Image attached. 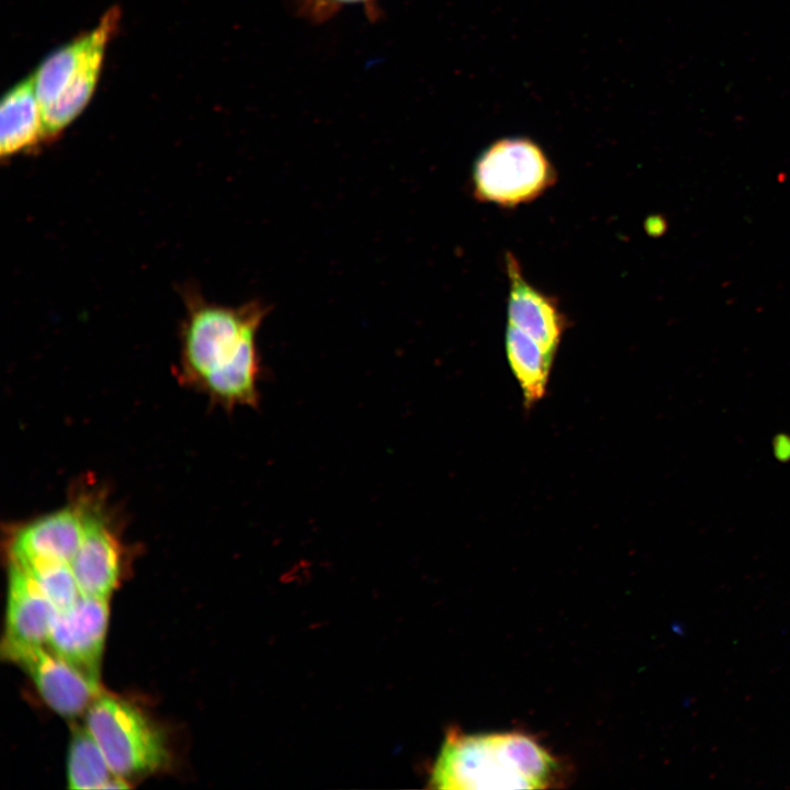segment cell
I'll list each match as a JSON object with an SVG mask.
<instances>
[{"label": "cell", "instance_id": "cell-3", "mask_svg": "<svg viewBox=\"0 0 790 790\" xmlns=\"http://www.w3.org/2000/svg\"><path fill=\"white\" fill-rule=\"evenodd\" d=\"M119 20V9H110L93 30L55 50L32 76L46 142L59 136L90 101Z\"/></svg>", "mask_w": 790, "mask_h": 790}, {"label": "cell", "instance_id": "cell-13", "mask_svg": "<svg viewBox=\"0 0 790 790\" xmlns=\"http://www.w3.org/2000/svg\"><path fill=\"white\" fill-rule=\"evenodd\" d=\"M67 780L70 789H126V779L116 776L88 727L78 726L72 732L67 763Z\"/></svg>", "mask_w": 790, "mask_h": 790}, {"label": "cell", "instance_id": "cell-6", "mask_svg": "<svg viewBox=\"0 0 790 790\" xmlns=\"http://www.w3.org/2000/svg\"><path fill=\"white\" fill-rule=\"evenodd\" d=\"M120 518L106 493L70 563L83 596L108 599L119 583L124 558Z\"/></svg>", "mask_w": 790, "mask_h": 790}, {"label": "cell", "instance_id": "cell-2", "mask_svg": "<svg viewBox=\"0 0 790 790\" xmlns=\"http://www.w3.org/2000/svg\"><path fill=\"white\" fill-rule=\"evenodd\" d=\"M561 772L557 759L521 732H448L431 770L439 789H544Z\"/></svg>", "mask_w": 790, "mask_h": 790}, {"label": "cell", "instance_id": "cell-11", "mask_svg": "<svg viewBox=\"0 0 790 790\" xmlns=\"http://www.w3.org/2000/svg\"><path fill=\"white\" fill-rule=\"evenodd\" d=\"M45 142L40 102L33 77H29L2 98L0 105V155L2 159L34 149Z\"/></svg>", "mask_w": 790, "mask_h": 790}, {"label": "cell", "instance_id": "cell-5", "mask_svg": "<svg viewBox=\"0 0 790 790\" xmlns=\"http://www.w3.org/2000/svg\"><path fill=\"white\" fill-rule=\"evenodd\" d=\"M86 726L112 771L124 779L151 772L168 753L157 727L131 703L101 693L87 710Z\"/></svg>", "mask_w": 790, "mask_h": 790}, {"label": "cell", "instance_id": "cell-8", "mask_svg": "<svg viewBox=\"0 0 790 790\" xmlns=\"http://www.w3.org/2000/svg\"><path fill=\"white\" fill-rule=\"evenodd\" d=\"M108 618V599L80 595L69 609L58 611L47 641L50 651L99 678Z\"/></svg>", "mask_w": 790, "mask_h": 790}, {"label": "cell", "instance_id": "cell-12", "mask_svg": "<svg viewBox=\"0 0 790 790\" xmlns=\"http://www.w3.org/2000/svg\"><path fill=\"white\" fill-rule=\"evenodd\" d=\"M505 350L511 372L522 392L523 404L530 408L546 394L555 356L510 324L506 327Z\"/></svg>", "mask_w": 790, "mask_h": 790}, {"label": "cell", "instance_id": "cell-9", "mask_svg": "<svg viewBox=\"0 0 790 790\" xmlns=\"http://www.w3.org/2000/svg\"><path fill=\"white\" fill-rule=\"evenodd\" d=\"M505 269L509 291L507 300L508 324L532 337L545 351L555 356L569 319L557 298L533 286L522 273L518 259L505 253Z\"/></svg>", "mask_w": 790, "mask_h": 790}, {"label": "cell", "instance_id": "cell-10", "mask_svg": "<svg viewBox=\"0 0 790 790\" xmlns=\"http://www.w3.org/2000/svg\"><path fill=\"white\" fill-rule=\"evenodd\" d=\"M58 613L35 582L19 567L8 564V603L2 655L47 643Z\"/></svg>", "mask_w": 790, "mask_h": 790}, {"label": "cell", "instance_id": "cell-4", "mask_svg": "<svg viewBox=\"0 0 790 790\" xmlns=\"http://www.w3.org/2000/svg\"><path fill=\"white\" fill-rule=\"evenodd\" d=\"M556 180L544 150L527 137L495 140L476 157L471 172L474 199L506 208L537 200Z\"/></svg>", "mask_w": 790, "mask_h": 790}, {"label": "cell", "instance_id": "cell-14", "mask_svg": "<svg viewBox=\"0 0 790 790\" xmlns=\"http://www.w3.org/2000/svg\"><path fill=\"white\" fill-rule=\"evenodd\" d=\"M29 575L58 611L69 609L81 595L70 563L47 558H7Z\"/></svg>", "mask_w": 790, "mask_h": 790}, {"label": "cell", "instance_id": "cell-1", "mask_svg": "<svg viewBox=\"0 0 790 790\" xmlns=\"http://www.w3.org/2000/svg\"><path fill=\"white\" fill-rule=\"evenodd\" d=\"M178 375L226 410L257 408L262 377L257 335L269 308L259 301L238 307L206 301L194 289L183 292Z\"/></svg>", "mask_w": 790, "mask_h": 790}, {"label": "cell", "instance_id": "cell-7", "mask_svg": "<svg viewBox=\"0 0 790 790\" xmlns=\"http://www.w3.org/2000/svg\"><path fill=\"white\" fill-rule=\"evenodd\" d=\"M7 658L25 669L44 701L61 715L80 714L102 693L98 678L43 646L24 648Z\"/></svg>", "mask_w": 790, "mask_h": 790}]
</instances>
